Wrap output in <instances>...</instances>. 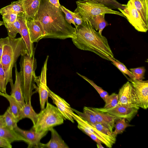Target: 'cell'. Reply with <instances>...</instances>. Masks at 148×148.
Instances as JSON below:
<instances>
[{
    "label": "cell",
    "mask_w": 148,
    "mask_h": 148,
    "mask_svg": "<svg viewBox=\"0 0 148 148\" xmlns=\"http://www.w3.org/2000/svg\"><path fill=\"white\" fill-rule=\"evenodd\" d=\"M12 147L11 143L0 138V147L11 148Z\"/></svg>",
    "instance_id": "cell-41"
},
{
    "label": "cell",
    "mask_w": 148,
    "mask_h": 148,
    "mask_svg": "<svg viewBox=\"0 0 148 148\" xmlns=\"http://www.w3.org/2000/svg\"><path fill=\"white\" fill-rule=\"evenodd\" d=\"M90 125L103 134L110 137L114 143H115L116 137L113 136L112 132H111L108 128L98 123Z\"/></svg>",
    "instance_id": "cell-33"
},
{
    "label": "cell",
    "mask_w": 148,
    "mask_h": 148,
    "mask_svg": "<svg viewBox=\"0 0 148 148\" xmlns=\"http://www.w3.org/2000/svg\"><path fill=\"white\" fill-rule=\"evenodd\" d=\"M27 52L28 51L25 44L21 37L15 38L8 36L5 38L1 63L5 72L6 84L10 82L11 87L14 84L13 68L19 56Z\"/></svg>",
    "instance_id": "cell-3"
},
{
    "label": "cell",
    "mask_w": 148,
    "mask_h": 148,
    "mask_svg": "<svg viewBox=\"0 0 148 148\" xmlns=\"http://www.w3.org/2000/svg\"><path fill=\"white\" fill-rule=\"evenodd\" d=\"M72 110L78 115L89 124H92L98 123L93 115L89 112L85 106L83 108V112H80L73 108H72Z\"/></svg>",
    "instance_id": "cell-31"
},
{
    "label": "cell",
    "mask_w": 148,
    "mask_h": 148,
    "mask_svg": "<svg viewBox=\"0 0 148 148\" xmlns=\"http://www.w3.org/2000/svg\"><path fill=\"white\" fill-rule=\"evenodd\" d=\"M38 114L34 110L31 103V100L25 103L21 109V119L25 118L30 119L32 121L33 125L36 123L38 118Z\"/></svg>",
    "instance_id": "cell-24"
},
{
    "label": "cell",
    "mask_w": 148,
    "mask_h": 148,
    "mask_svg": "<svg viewBox=\"0 0 148 148\" xmlns=\"http://www.w3.org/2000/svg\"><path fill=\"white\" fill-rule=\"evenodd\" d=\"M76 3L77 8L74 12L78 13L83 21L87 20L94 16L103 14H113L125 18L121 12L113 10L94 0H78Z\"/></svg>",
    "instance_id": "cell-6"
},
{
    "label": "cell",
    "mask_w": 148,
    "mask_h": 148,
    "mask_svg": "<svg viewBox=\"0 0 148 148\" xmlns=\"http://www.w3.org/2000/svg\"><path fill=\"white\" fill-rule=\"evenodd\" d=\"M99 3L103 4L111 9L120 8L123 10L125 8L123 4H121L116 0H94Z\"/></svg>",
    "instance_id": "cell-34"
},
{
    "label": "cell",
    "mask_w": 148,
    "mask_h": 148,
    "mask_svg": "<svg viewBox=\"0 0 148 148\" xmlns=\"http://www.w3.org/2000/svg\"><path fill=\"white\" fill-rule=\"evenodd\" d=\"M5 126L4 116L0 115V127Z\"/></svg>",
    "instance_id": "cell-44"
},
{
    "label": "cell",
    "mask_w": 148,
    "mask_h": 148,
    "mask_svg": "<svg viewBox=\"0 0 148 148\" xmlns=\"http://www.w3.org/2000/svg\"><path fill=\"white\" fill-rule=\"evenodd\" d=\"M77 73L90 83L96 89L101 97L104 101L106 97L109 95L107 91L103 90L101 87L97 86L93 81L89 79L86 77L81 75L78 73Z\"/></svg>",
    "instance_id": "cell-35"
},
{
    "label": "cell",
    "mask_w": 148,
    "mask_h": 148,
    "mask_svg": "<svg viewBox=\"0 0 148 148\" xmlns=\"http://www.w3.org/2000/svg\"><path fill=\"white\" fill-rule=\"evenodd\" d=\"M86 109L93 115L96 120L113 132L114 125L118 119L115 116L107 113L100 112L92 109L90 107L85 106Z\"/></svg>",
    "instance_id": "cell-16"
},
{
    "label": "cell",
    "mask_w": 148,
    "mask_h": 148,
    "mask_svg": "<svg viewBox=\"0 0 148 148\" xmlns=\"http://www.w3.org/2000/svg\"><path fill=\"white\" fill-rule=\"evenodd\" d=\"M0 92H1V91H0Z\"/></svg>",
    "instance_id": "cell-47"
},
{
    "label": "cell",
    "mask_w": 148,
    "mask_h": 148,
    "mask_svg": "<svg viewBox=\"0 0 148 148\" xmlns=\"http://www.w3.org/2000/svg\"><path fill=\"white\" fill-rule=\"evenodd\" d=\"M119 100L118 94L113 93L108 95L105 99L104 101L105 104L103 108L108 109L115 107L118 104Z\"/></svg>",
    "instance_id": "cell-32"
},
{
    "label": "cell",
    "mask_w": 148,
    "mask_h": 148,
    "mask_svg": "<svg viewBox=\"0 0 148 148\" xmlns=\"http://www.w3.org/2000/svg\"><path fill=\"white\" fill-rule=\"evenodd\" d=\"M106 57L109 60L111 61L112 63L124 75H125V74H126L129 76L130 79L133 80L135 79L134 77L131 72L127 69L123 63L115 59L114 58H112L107 56Z\"/></svg>",
    "instance_id": "cell-30"
},
{
    "label": "cell",
    "mask_w": 148,
    "mask_h": 148,
    "mask_svg": "<svg viewBox=\"0 0 148 148\" xmlns=\"http://www.w3.org/2000/svg\"><path fill=\"white\" fill-rule=\"evenodd\" d=\"M105 14H100L92 16L88 21L96 31H98L100 34H102L103 29L109 25L105 19Z\"/></svg>",
    "instance_id": "cell-23"
},
{
    "label": "cell",
    "mask_w": 148,
    "mask_h": 148,
    "mask_svg": "<svg viewBox=\"0 0 148 148\" xmlns=\"http://www.w3.org/2000/svg\"><path fill=\"white\" fill-rule=\"evenodd\" d=\"M125 118H120L117 119L114 124L115 130L112 132L113 136L116 137L118 134L122 133L127 127L131 126L126 121Z\"/></svg>",
    "instance_id": "cell-28"
},
{
    "label": "cell",
    "mask_w": 148,
    "mask_h": 148,
    "mask_svg": "<svg viewBox=\"0 0 148 148\" xmlns=\"http://www.w3.org/2000/svg\"><path fill=\"white\" fill-rule=\"evenodd\" d=\"M21 0L26 20L34 19L39 8L41 0Z\"/></svg>",
    "instance_id": "cell-20"
},
{
    "label": "cell",
    "mask_w": 148,
    "mask_h": 148,
    "mask_svg": "<svg viewBox=\"0 0 148 148\" xmlns=\"http://www.w3.org/2000/svg\"><path fill=\"white\" fill-rule=\"evenodd\" d=\"M72 115L74 120H77L95 135L108 147L111 148L114 143L110 137L103 134L96 129L84 120L77 115L74 113Z\"/></svg>",
    "instance_id": "cell-17"
},
{
    "label": "cell",
    "mask_w": 148,
    "mask_h": 148,
    "mask_svg": "<svg viewBox=\"0 0 148 148\" xmlns=\"http://www.w3.org/2000/svg\"><path fill=\"white\" fill-rule=\"evenodd\" d=\"M15 80L13 86L11 87V95L19 103L21 108L25 104L22 91L20 72L18 71L16 64L14 66Z\"/></svg>",
    "instance_id": "cell-18"
},
{
    "label": "cell",
    "mask_w": 148,
    "mask_h": 148,
    "mask_svg": "<svg viewBox=\"0 0 148 148\" xmlns=\"http://www.w3.org/2000/svg\"><path fill=\"white\" fill-rule=\"evenodd\" d=\"M17 17L21 25V37L25 44L28 54L30 57H32L34 55L35 49L34 46V43L31 40L24 13L21 12L18 14Z\"/></svg>",
    "instance_id": "cell-14"
},
{
    "label": "cell",
    "mask_w": 148,
    "mask_h": 148,
    "mask_svg": "<svg viewBox=\"0 0 148 148\" xmlns=\"http://www.w3.org/2000/svg\"><path fill=\"white\" fill-rule=\"evenodd\" d=\"M49 131L51 133V138L46 144L40 143L39 148H68L69 147L56 130L53 128Z\"/></svg>",
    "instance_id": "cell-19"
},
{
    "label": "cell",
    "mask_w": 148,
    "mask_h": 148,
    "mask_svg": "<svg viewBox=\"0 0 148 148\" xmlns=\"http://www.w3.org/2000/svg\"><path fill=\"white\" fill-rule=\"evenodd\" d=\"M21 12H24L21 0L12 2L10 5L0 9V13L2 16L8 13H15L18 14Z\"/></svg>",
    "instance_id": "cell-26"
},
{
    "label": "cell",
    "mask_w": 148,
    "mask_h": 148,
    "mask_svg": "<svg viewBox=\"0 0 148 148\" xmlns=\"http://www.w3.org/2000/svg\"><path fill=\"white\" fill-rule=\"evenodd\" d=\"M4 42L5 38H1L0 39V63L1 62Z\"/></svg>",
    "instance_id": "cell-42"
},
{
    "label": "cell",
    "mask_w": 148,
    "mask_h": 148,
    "mask_svg": "<svg viewBox=\"0 0 148 148\" xmlns=\"http://www.w3.org/2000/svg\"><path fill=\"white\" fill-rule=\"evenodd\" d=\"M134 88L140 103V107L147 109L148 107V81H138L128 78Z\"/></svg>",
    "instance_id": "cell-11"
},
{
    "label": "cell",
    "mask_w": 148,
    "mask_h": 148,
    "mask_svg": "<svg viewBox=\"0 0 148 148\" xmlns=\"http://www.w3.org/2000/svg\"><path fill=\"white\" fill-rule=\"evenodd\" d=\"M101 143H97V147L98 148H104V147L101 144Z\"/></svg>",
    "instance_id": "cell-45"
},
{
    "label": "cell",
    "mask_w": 148,
    "mask_h": 148,
    "mask_svg": "<svg viewBox=\"0 0 148 148\" xmlns=\"http://www.w3.org/2000/svg\"><path fill=\"white\" fill-rule=\"evenodd\" d=\"M146 24L148 25V0H131Z\"/></svg>",
    "instance_id": "cell-25"
},
{
    "label": "cell",
    "mask_w": 148,
    "mask_h": 148,
    "mask_svg": "<svg viewBox=\"0 0 148 148\" xmlns=\"http://www.w3.org/2000/svg\"><path fill=\"white\" fill-rule=\"evenodd\" d=\"M0 95L3 97L8 101L10 103L9 107L13 115L18 122L21 120V107L18 102L11 95L0 92Z\"/></svg>",
    "instance_id": "cell-22"
},
{
    "label": "cell",
    "mask_w": 148,
    "mask_h": 148,
    "mask_svg": "<svg viewBox=\"0 0 148 148\" xmlns=\"http://www.w3.org/2000/svg\"><path fill=\"white\" fill-rule=\"evenodd\" d=\"M18 14L10 13L4 14L2 15L3 21L7 23H12L17 20Z\"/></svg>",
    "instance_id": "cell-39"
},
{
    "label": "cell",
    "mask_w": 148,
    "mask_h": 148,
    "mask_svg": "<svg viewBox=\"0 0 148 148\" xmlns=\"http://www.w3.org/2000/svg\"><path fill=\"white\" fill-rule=\"evenodd\" d=\"M139 108L137 106H128L118 104L115 107L108 109L103 108H91L98 112L109 113L118 119L125 118L129 122L137 114Z\"/></svg>",
    "instance_id": "cell-8"
},
{
    "label": "cell",
    "mask_w": 148,
    "mask_h": 148,
    "mask_svg": "<svg viewBox=\"0 0 148 148\" xmlns=\"http://www.w3.org/2000/svg\"><path fill=\"white\" fill-rule=\"evenodd\" d=\"M75 45L81 50L94 53L101 58L109 60L107 56L114 58L106 38L95 31L87 20L75 27L71 38Z\"/></svg>",
    "instance_id": "cell-2"
},
{
    "label": "cell",
    "mask_w": 148,
    "mask_h": 148,
    "mask_svg": "<svg viewBox=\"0 0 148 148\" xmlns=\"http://www.w3.org/2000/svg\"><path fill=\"white\" fill-rule=\"evenodd\" d=\"M27 27L31 41L37 42L44 38L45 34L43 28L40 22L36 19L26 20Z\"/></svg>",
    "instance_id": "cell-15"
},
{
    "label": "cell",
    "mask_w": 148,
    "mask_h": 148,
    "mask_svg": "<svg viewBox=\"0 0 148 148\" xmlns=\"http://www.w3.org/2000/svg\"><path fill=\"white\" fill-rule=\"evenodd\" d=\"M7 85L5 72L1 62L0 63V90L1 92L6 93V90Z\"/></svg>",
    "instance_id": "cell-37"
},
{
    "label": "cell",
    "mask_w": 148,
    "mask_h": 148,
    "mask_svg": "<svg viewBox=\"0 0 148 148\" xmlns=\"http://www.w3.org/2000/svg\"><path fill=\"white\" fill-rule=\"evenodd\" d=\"M48 90L49 97L52 99L53 103L61 113L64 120H68L74 123L72 116L74 112L70 105L64 99L51 91L48 87Z\"/></svg>",
    "instance_id": "cell-12"
},
{
    "label": "cell",
    "mask_w": 148,
    "mask_h": 148,
    "mask_svg": "<svg viewBox=\"0 0 148 148\" xmlns=\"http://www.w3.org/2000/svg\"><path fill=\"white\" fill-rule=\"evenodd\" d=\"M34 19L38 20L43 28L45 34L44 38L65 39L72 38L74 35L75 28L66 21L60 9L49 0H41Z\"/></svg>",
    "instance_id": "cell-1"
},
{
    "label": "cell",
    "mask_w": 148,
    "mask_h": 148,
    "mask_svg": "<svg viewBox=\"0 0 148 148\" xmlns=\"http://www.w3.org/2000/svg\"><path fill=\"white\" fill-rule=\"evenodd\" d=\"M14 130L26 140L28 148H39L41 143L40 140L48 132H36L32 127L29 130H25L20 128L17 126Z\"/></svg>",
    "instance_id": "cell-13"
},
{
    "label": "cell",
    "mask_w": 148,
    "mask_h": 148,
    "mask_svg": "<svg viewBox=\"0 0 148 148\" xmlns=\"http://www.w3.org/2000/svg\"><path fill=\"white\" fill-rule=\"evenodd\" d=\"M5 126L11 130H14L18 123L8 107L3 114Z\"/></svg>",
    "instance_id": "cell-29"
},
{
    "label": "cell",
    "mask_w": 148,
    "mask_h": 148,
    "mask_svg": "<svg viewBox=\"0 0 148 148\" xmlns=\"http://www.w3.org/2000/svg\"><path fill=\"white\" fill-rule=\"evenodd\" d=\"M0 138L10 143L16 141H23L27 143V141L14 130H11L6 126L0 127Z\"/></svg>",
    "instance_id": "cell-21"
},
{
    "label": "cell",
    "mask_w": 148,
    "mask_h": 148,
    "mask_svg": "<svg viewBox=\"0 0 148 148\" xmlns=\"http://www.w3.org/2000/svg\"><path fill=\"white\" fill-rule=\"evenodd\" d=\"M49 56H47L42 68L40 75L36 76L35 82L36 84L35 93L38 92L39 96L41 110L45 108V103L48 102L49 93L47 84V63Z\"/></svg>",
    "instance_id": "cell-9"
},
{
    "label": "cell",
    "mask_w": 148,
    "mask_h": 148,
    "mask_svg": "<svg viewBox=\"0 0 148 148\" xmlns=\"http://www.w3.org/2000/svg\"><path fill=\"white\" fill-rule=\"evenodd\" d=\"M3 25H4V22L0 21V26Z\"/></svg>",
    "instance_id": "cell-46"
},
{
    "label": "cell",
    "mask_w": 148,
    "mask_h": 148,
    "mask_svg": "<svg viewBox=\"0 0 148 148\" xmlns=\"http://www.w3.org/2000/svg\"><path fill=\"white\" fill-rule=\"evenodd\" d=\"M59 8L62 12L64 13L65 14V18L66 21L71 24V23L73 24L75 26V27H77V25L74 22L72 16L70 12V10L61 5H60Z\"/></svg>",
    "instance_id": "cell-38"
},
{
    "label": "cell",
    "mask_w": 148,
    "mask_h": 148,
    "mask_svg": "<svg viewBox=\"0 0 148 148\" xmlns=\"http://www.w3.org/2000/svg\"><path fill=\"white\" fill-rule=\"evenodd\" d=\"M8 33V36L13 38H16L17 33L20 35L21 25L20 21L17 17L16 21L12 23H7L4 22Z\"/></svg>",
    "instance_id": "cell-27"
},
{
    "label": "cell",
    "mask_w": 148,
    "mask_h": 148,
    "mask_svg": "<svg viewBox=\"0 0 148 148\" xmlns=\"http://www.w3.org/2000/svg\"><path fill=\"white\" fill-rule=\"evenodd\" d=\"M35 124L32 127L36 132H48L56 126L62 124L64 119L61 112L56 107L48 102L46 107L38 114Z\"/></svg>",
    "instance_id": "cell-5"
},
{
    "label": "cell",
    "mask_w": 148,
    "mask_h": 148,
    "mask_svg": "<svg viewBox=\"0 0 148 148\" xmlns=\"http://www.w3.org/2000/svg\"><path fill=\"white\" fill-rule=\"evenodd\" d=\"M75 23L77 25L81 24L83 20L81 15L78 13H75L70 11Z\"/></svg>",
    "instance_id": "cell-40"
},
{
    "label": "cell",
    "mask_w": 148,
    "mask_h": 148,
    "mask_svg": "<svg viewBox=\"0 0 148 148\" xmlns=\"http://www.w3.org/2000/svg\"><path fill=\"white\" fill-rule=\"evenodd\" d=\"M49 2L57 8H59L60 4L59 0H49Z\"/></svg>",
    "instance_id": "cell-43"
},
{
    "label": "cell",
    "mask_w": 148,
    "mask_h": 148,
    "mask_svg": "<svg viewBox=\"0 0 148 148\" xmlns=\"http://www.w3.org/2000/svg\"><path fill=\"white\" fill-rule=\"evenodd\" d=\"M19 62L21 86L25 103L31 100L36 87L35 71L37 68L36 59L34 55L30 57L28 52L21 56Z\"/></svg>",
    "instance_id": "cell-4"
},
{
    "label": "cell",
    "mask_w": 148,
    "mask_h": 148,
    "mask_svg": "<svg viewBox=\"0 0 148 148\" xmlns=\"http://www.w3.org/2000/svg\"><path fill=\"white\" fill-rule=\"evenodd\" d=\"M123 5L125 7L123 10L119 8L118 9L136 30L146 32L148 29V25L146 24L140 13L136 8L132 1L129 0L127 4Z\"/></svg>",
    "instance_id": "cell-7"
},
{
    "label": "cell",
    "mask_w": 148,
    "mask_h": 148,
    "mask_svg": "<svg viewBox=\"0 0 148 148\" xmlns=\"http://www.w3.org/2000/svg\"><path fill=\"white\" fill-rule=\"evenodd\" d=\"M118 104L128 106H137L140 103L135 90L131 83L127 82L119 89Z\"/></svg>",
    "instance_id": "cell-10"
},
{
    "label": "cell",
    "mask_w": 148,
    "mask_h": 148,
    "mask_svg": "<svg viewBox=\"0 0 148 148\" xmlns=\"http://www.w3.org/2000/svg\"><path fill=\"white\" fill-rule=\"evenodd\" d=\"M130 70L134 77L135 79L142 81L145 79L144 76L146 69L144 67L130 69Z\"/></svg>",
    "instance_id": "cell-36"
}]
</instances>
